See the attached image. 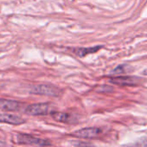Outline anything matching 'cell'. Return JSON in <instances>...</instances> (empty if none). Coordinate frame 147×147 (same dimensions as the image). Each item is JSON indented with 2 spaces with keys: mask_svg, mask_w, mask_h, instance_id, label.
<instances>
[{
  "mask_svg": "<svg viewBox=\"0 0 147 147\" xmlns=\"http://www.w3.org/2000/svg\"><path fill=\"white\" fill-rule=\"evenodd\" d=\"M54 105L51 103H35V104H30L26 107L25 109V113L29 115H49L52 112H54Z\"/></svg>",
  "mask_w": 147,
  "mask_h": 147,
  "instance_id": "obj_1",
  "label": "cell"
},
{
  "mask_svg": "<svg viewBox=\"0 0 147 147\" xmlns=\"http://www.w3.org/2000/svg\"><path fill=\"white\" fill-rule=\"evenodd\" d=\"M14 141L17 144L23 145H32V146H50L51 143L47 141L46 140L39 139L34 137L32 135L24 134H17L14 136Z\"/></svg>",
  "mask_w": 147,
  "mask_h": 147,
  "instance_id": "obj_2",
  "label": "cell"
},
{
  "mask_svg": "<svg viewBox=\"0 0 147 147\" xmlns=\"http://www.w3.org/2000/svg\"><path fill=\"white\" fill-rule=\"evenodd\" d=\"M29 92L36 95H42L48 96H58L61 94V90L57 87L48 84L32 85L29 88Z\"/></svg>",
  "mask_w": 147,
  "mask_h": 147,
  "instance_id": "obj_3",
  "label": "cell"
},
{
  "mask_svg": "<svg viewBox=\"0 0 147 147\" xmlns=\"http://www.w3.org/2000/svg\"><path fill=\"white\" fill-rule=\"evenodd\" d=\"M101 134V129L98 127H87L77 130L74 132L71 135L76 138L81 139H94L100 136Z\"/></svg>",
  "mask_w": 147,
  "mask_h": 147,
  "instance_id": "obj_4",
  "label": "cell"
},
{
  "mask_svg": "<svg viewBox=\"0 0 147 147\" xmlns=\"http://www.w3.org/2000/svg\"><path fill=\"white\" fill-rule=\"evenodd\" d=\"M23 107V104L12 100L0 99V109L7 112H15L19 111Z\"/></svg>",
  "mask_w": 147,
  "mask_h": 147,
  "instance_id": "obj_5",
  "label": "cell"
},
{
  "mask_svg": "<svg viewBox=\"0 0 147 147\" xmlns=\"http://www.w3.org/2000/svg\"><path fill=\"white\" fill-rule=\"evenodd\" d=\"M0 122L11 124V125H21L25 122V120L16 115L0 114Z\"/></svg>",
  "mask_w": 147,
  "mask_h": 147,
  "instance_id": "obj_6",
  "label": "cell"
},
{
  "mask_svg": "<svg viewBox=\"0 0 147 147\" xmlns=\"http://www.w3.org/2000/svg\"><path fill=\"white\" fill-rule=\"evenodd\" d=\"M111 82L114 84H119L121 86H131L137 84L139 83V79L136 77H118L111 79Z\"/></svg>",
  "mask_w": 147,
  "mask_h": 147,
  "instance_id": "obj_7",
  "label": "cell"
},
{
  "mask_svg": "<svg viewBox=\"0 0 147 147\" xmlns=\"http://www.w3.org/2000/svg\"><path fill=\"white\" fill-rule=\"evenodd\" d=\"M51 116L55 121L62 123H72L73 121L75 120L72 115L68 113H62V112H52Z\"/></svg>",
  "mask_w": 147,
  "mask_h": 147,
  "instance_id": "obj_8",
  "label": "cell"
},
{
  "mask_svg": "<svg viewBox=\"0 0 147 147\" xmlns=\"http://www.w3.org/2000/svg\"><path fill=\"white\" fill-rule=\"evenodd\" d=\"M102 47L101 46H95V47H81V48H76L74 52L75 53L76 55H78L79 57L82 58L87 56L88 54L90 53H96L97 51H99Z\"/></svg>",
  "mask_w": 147,
  "mask_h": 147,
  "instance_id": "obj_9",
  "label": "cell"
},
{
  "mask_svg": "<svg viewBox=\"0 0 147 147\" xmlns=\"http://www.w3.org/2000/svg\"><path fill=\"white\" fill-rule=\"evenodd\" d=\"M133 70V67L128 65H118L115 69L113 70L112 73L113 74H123V73H127L130 72Z\"/></svg>",
  "mask_w": 147,
  "mask_h": 147,
  "instance_id": "obj_10",
  "label": "cell"
},
{
  "mask_svg": "<svg viewBox=\"0 0 147 147\" xmlns=\"http://www.w3.org/2000/svg\"><path fill=\"white\" fill-rule=\"evenodd\" d=\"M140 145H143V146H147V139L146 140H143L142 143H140Z\"/></svg>",
  "mask_w": 147,
  "mask_h": 147,
  "instance_id": "obj_11",
  "label": "cell"
},
{
  "mask_svg": "<svg viewBox=\"0 0 147 147\" xmlns=\"http://www.w3.org/2000/svg\"><path fill=\"white\" fill-rule=\"evenodd\" d=\"M143 74H144V75H147V69H146V70L144 71V72H143Z\"/></svg>",
  "mask_w": 147,
  "mask_h": 147,
  "instance_id": "obj_12",
  "label": "cell"
},
{
  "mask_svg": "<svg viewBox=\"0 0 147 147\" xmlns=\"http://www.w3.org/2000/svg\"><path fill=\"white\" fill-rule=\"evenodd\" d=\"M0 146H5V143H3V142H0Z\"/></svg>",
  "mask_w": 147,
  "mask_h": 147,
  "instance_id": "obj_13",
  "label": "cell"
}]
</instances>
